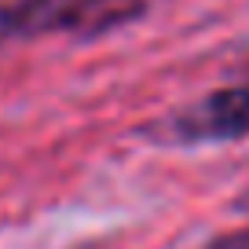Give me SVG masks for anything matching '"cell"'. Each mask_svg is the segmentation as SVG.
Returning <instances> with one entry per match:
<instances>
[{
    "mask_svg": "<svg viewBox=\"0 0 249 249\" xmlns=\"http://www.w3.org/2000/svg\"><path fill=\"white\" fill-rule=\"evenodd\" d=\"M150 0H55L44 33H62L73 40H95L132 26L147 15Z\"/></svg>",
    "mask_w": 249,
    "mask_h": 249,
    "instance_id": "2",
    "label": "cell"
},
{
    "mask_svg": "<svg viewBox=\"0 0 249 249\" xmlns=\"http://www.w3.org/2000/svg\"><path fill=\"white\" fill-rule=\"evenodd\" d=\"M209 249H249V227H238V231H227L220 238H213Z\"/></svg>",
    "mask_w": 249,
    "mask_h": 249,
    "instance_id": "4",
    "label": "cell"
},
{
    "mask_svg": "<svg viewBox=\"0 0 249 249\" xmlns=\"http://www.w3.org/2000/svg\"><path fill=\"white\" fill-rule=\"evenodd\" d=\"M140 136L161 147H198V143H227L249 136V85H231L187 103V107L150 121Z\"/></svg>",
    "mask_w": 249,
    "mask_h": 249,
    "instance_id": "1",
    "label": "cell"
},
{
    "mask_svg": "<svg viewBox=\"0 0 249 249\" xmlns=\"http://www.w3.org/2000/svg\"><path fill=\"white\" fill-rule=\"evenodd\" d=\"M55 0H0V44L15 37H44Z\"/></svg>",
    "mask_w": 249,
    "mask_h": 249,
    "instance_id": "3",
    "label": "cell"
}]
</instances>
